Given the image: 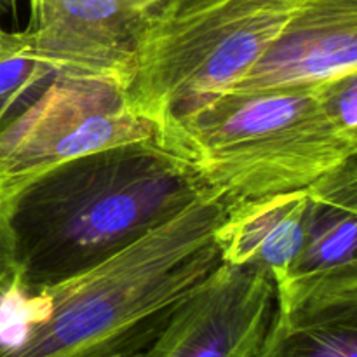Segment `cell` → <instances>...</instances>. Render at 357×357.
Returning <instances> with one entry per match:
<instances>
[{"mask_svg":"<svg viewBox=\"0 0 357 357\" xmlns=\"http://www.w3.org/2000/svg\"><path fill=\"white\" fill-rule=\"evenodd\" d=\"M209 190L159 136L59 164L9 197V279L35 289L82 274Z\"/></svg>","mask_w":357,"mask_h":357,"instance_id":"obj_2","label":"cell"},{"mask_svg":"<svg viewBox=\"0 0 357 357\" xmlns=\"http://www.w3.org/2000/svg\"><path fill=\"white\" fill-rule=\"evenodd\" d=\"M258 357H357V282L275 309Z\"/></svg>","mask_w":357,"mask_h":357,"instance_id":"obj_11","label":"cell"},{"mask_svg":"<svg viewBox=\"0 0 357 357\" xmlns=\"http://www.w3.org/2000/svg\"><path fill=\"white\" fill-rule=\"evenodd\" d=\"M157 136L159 128L129 108L122 84L56 73L0 128V190L10 197L59 164Z\"/></svg>","mask_w":357,"mask_h":357,"instance_id":"obj_5","label":"cell"},{"mask_svg":"<svg viewBox=\"0 0 357 357\" xmlns=\"http://www.w3.org/2000/svg\"><path fill=\"white\" fill-rule=\"evenodd\" d=\"M316 91L335 129L357 157V66L317 84Z\"/></svg>","mask_w":357,"mask_h":357,"instance_id":"obj_13","label":"cell"},{"mask_svg":"<svg viewBox=\"0 0 357 357\" xmlns=\"http://www.w3.org/2000/svg\"><path fill=\"white\" fill-rule=\"evenodd\" d=\"M7 208L9 197L0 190V284L10 275V251H9V227H7Z\"/></svg>","mask_w":357,"mask_h":357,"instance_id":"obj_14","label":"cell"},{"mask_svg":"<svg viewBox=\"0 0 357 357\" xmlns=\"http://www.w3.org/2000/svg\"><path fill=\"white\" fill-rule=\"evenodd\" d=\"M357 282V157L307 187L303 243L278 309Z\"/></svg>","mask_w":357,"mask_h":357,"instance_id":"obj_9","label":"cell"},{"mask_svg":"<svg viewBox=\"0 0 357 357\" xmlns=\"http://www.w3.org/2000/svg\"><path fill=\"white\" fill-rule=\"evenodd\" d=\"M24 31L56 73L100 77L126 89L150 14L164 0H28Z\"/></svg>","mask_w":357,"mask_h":357,"instance_id":"obj_7","label":"cell"},{"mask_svg":"<svg viewBox=\"0 0 357 357\" xmlns=\"http://www.w3.org/2000/svg\"><path fill=\"white\" fill-rule=\"evenodd\" d=\"M275 309L267 272L220 264L138 357H258Z\"/></svg>","mask_w":357,"mask_h":357,"instance_id":"obj_6","label":"cell"},{"mask_svg":"<svg viewBox=\"0 0 357 357\" xmlns=\"http://www.w3.org/2000/svg\"><path fill=\"white\" fill-rule=\"evenodd\" d=\"M307 188L232 204L216 229L222 264L267 272L284 282L303 243Z\"/></svg>","mask_w":357,"mask_h":357,"instance_id":"obj_10","label":"cell"},{"mask_svg":"<svg viewBox=\"0 0 357 357\" xmlns=\"http://www.w3.org/2000/svg\"><path fill=\"white\" fill-rule=\"evenodd\" d=\"M56 75L35 52L24 30L0 26V128L23 110Z\"/></svg>","mask_w":357,"mask_h":357,"instance_id":"obj_12","label":"cell"},{"mask_svg":"<svg viewBox=\"0 0 357 357\" xmlns=\"http://www.w3.org/2000/svg\"><path fill=\"white\" fill-rule=\"evenodd\" d=\"M357 66V0H295L281 37L227 93L317 86Z\"/></svg>","mask_w":357,"mask_h":357,"instance_id":"obj_8","label":"cell"},{"mask_svg":"<svg viewBox=\"0 0 357 357\" xmlns=\"http://www.w3.org/2000/svg\"><path fill=\"white\" fill-rule=\"evenodd\" d=\"M295 0H164L150 14L126 86L159 128L227 93L275 44Z\"/></svg>","mask_w":357,"mask_h":357,"instance_id":"obj_4","label":"cell"},{"mask_svg":"<svg viewBox=\"0 0 357 357\" xmlns=\"http://www.w3.org/2000/svg\"><path fill=\"white\" fill-rule=\"evenodd\" d=\"M234 202L209 190L159 229L79 275L0 284V357H136L222 264L216 229Z\"/></svg>","mask_w":357,"mask_h":357,"instance_id":"obj_1","label":"cell"},{"mask_svg":"<svg viewBox=\"0 0 357 357\" xmlns=\"http://www.w3.org/2000/svg\"><path fill=\"white\" fill-rule=\"evenodd\" d=\"M159 139L234 204L303 190L356 157L316 86L222 93L167 119Z\"/></svg>","mask_w":357,"mask_h":357,"instance_id":"obj_3","label":"cell"},{"mask_svg":"<svg viewBox=\"0 0 357 357\" xmlns=\"http://www.w3.org/2000/svg\"><path fill=\"white\" fill-rule=\"evenodd\" d=\"M0 2H2V0H0Z\"/></svg>","mask_w":357,"mask_h":357,"instance_id":"obj_15","label":"cell"}]
</instances>
